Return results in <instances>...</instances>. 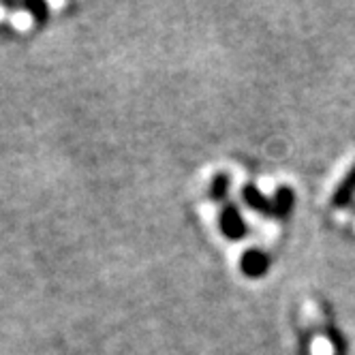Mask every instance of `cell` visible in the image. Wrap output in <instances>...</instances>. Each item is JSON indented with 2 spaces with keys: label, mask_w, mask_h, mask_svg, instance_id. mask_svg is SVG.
Masks as SVG:
<instances>
[{
  "label": "cell",
  "mask_w": 355,
  "mask_h": 355,
  "mask_svg": "<svg viewBox=\"0 0 355 355\" xmlns=\"http://www.w3.org/2000/svg\"><path fill=\"white\" fill-rule=\"evenodd\" d=\"M311 353L313 355H334V345L325 336H317L311 345Z\"/></svg>",
  "instance_id": "6da1fadb"
}]
</instances>
